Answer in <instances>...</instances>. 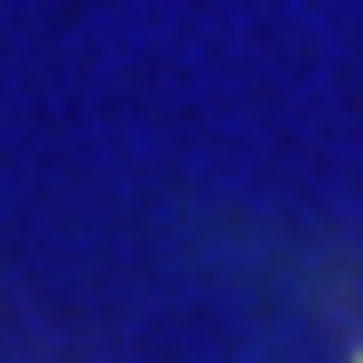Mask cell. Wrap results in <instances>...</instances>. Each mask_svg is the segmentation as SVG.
<instances>
[{
	"instance_id": "obj_1",
	"label": "cell",
	"mask_w": 363,
	"mask_h": 363,
	"mask_svg": "<svg viewBox=\"0 0 363 363\" xmlns=\"http://www.w3.org/2000/svg\"><path fill=\"white\" fill-rule=\"evenodd\" d=\"M354 363H363V354H354Z\"/></svg>"
}]
</instances>
